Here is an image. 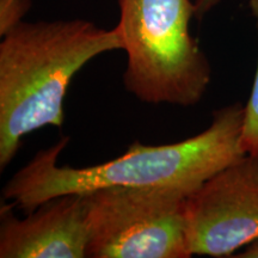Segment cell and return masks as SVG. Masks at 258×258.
Masks as SVG:
<instances>
[{
    "label": "cell",
    "mask_w": 258,
    "mask_h": 258,
    "mask_svg": "<svg viewBox=\"0 0 258 258\" xmlns=\"http://www.w3.org/2000/svg\"><path fill=\"white\" fill-rule=\"evenodd\" d=\"M243 120L244 105L234 103L213 112L211 125L195 137L158 146L134 143L122 156L86 167L57 165V158L70 141L61 138L16 172L3 189V196L11 200L12 206L31 212L59 196L108 186H167L194 192L245 156L240 141Z\"/></svg>",
    "instance_id": "1"
},
{
    "label": "cell",
    "mask_w": 258,
    "mask_h": 258,
    "mask_svg": "<svg viewBox=\"0 0 258 258\" xmlns=\"http://www.w3.org/2000/svg\"><path fill=\"white\" fill-rule=\"evenodd\" d=\"M117 28L85 19L22 22L0 42V169L22 139L46 125L61 128L63 101L77 73L96 56L122 50Z\"/></svg>",
    "instance_id": "2"
},
{
    "label": "cell",
    "mask_w": 258,
    "mask_h": 258,
    "mask_svg": "<svg viewBox=\"0 0 258 258\" xmlns=\"http://www.w3.org/2000/svg\"><path fill=\"white\" fill-rule=\"evenodd\" d=\"M249 6L258 27V0H249ZM240 141L245 154L258 158V64L249 101L244 105Z\"/></svg>",
    "instance_id": "7"
},
{
    "label": "cell",
    "mask_w": 258,
    "mask_h": 258,
    "mask_svg": "<svg viewBox=\"0 0 258 258\" xmlns=\"http://www.w3.org/2000/svg\"><path fill=\"white\" fill-rule=\"evenodd\" d=\"M31 8V0H0V36L23 22Z\"/></svg>",
    "instance_id": "8"
},
{
    "label": "cell",
    "mask_w": 258,
    "mask_h": 258,
    "mask_svg": "<svg viewBox=\"0 0 258 258\" xmlns=\"http://www.w3.org/2000/svg\"><path fill=\"white\" fill-rule=\"evenodd\" d=\"M88 243L85 194L51 199L24 219L2 211V258H85Z\"/></svg>",
    "instance_id": "6"
},
{
    "label": "cell",
    "mask_w": 258,
    "mask_h": 258,
    "mask_svg": "<svg viewBox=\"0 0 258 258\" xmlns=\"http://www.w3.org/2000/svg\"><path fill=\"white\" fill-rule=\"evenodd\" d=\"M125 89L148 104L191 106L207 92L211 63L191 36V0H118Z\"/></svg>",
    "instance_id": "3"
},
{
    "label": "cell",
    "mask_w": 258,
    "mask_h": 258,
    "mask_svg": "<svg viewBox=\"0 0 258 258\" xmlns=\"http://www.w3.org/2000/svg\"><path fill=\"white\" fill-rule=\"evenodd\" d=\"M220 0H196L195 2V17L201 19L217 6Z\"/></svg>",
    "instance_id": "9"
},
{
    "label": "cell",
    "mask_w": 258,
    "mask_h": 258,
    "mask_svg": "<svg viewBox=\"0 0 258 258\" xmlns=\"http://www.w3.org/2000/svg\"><path fill=\"white\" fill-rule=\"evenodd\" d=\"M258 238V158L245 154L186 200L190 252L233 257Z\"/></svg>",
    "instance_id": "5"
},
{
    "label": "cell",
    "mask_w": 258,
    "mask_h": 258,
    "mask_svg": "<svg viewBox=\"0 0 258 258\" xmlns=\"http://www.w3.org/2000/svg\"><path fill=\"white\" fill-rule=\"evenodd\" d=\"M182 188L108 186L85 194L91 258H189Z\"/></svg>",
    "instance_id": "4"
},
{
    "label": "cell",
    "mask_w": 258,
    "mask_h": 258,
    "mask_svg": "<svg viewBox=\"0 0 258 258\" xmlns=\"http://www.w3.org/2000/svg\"><path fill=\"white\" fill-rule=\"evenodd\" d=\"M234 257L237 258H258V238L254 239L252 243L240 250L239 253L234 254Z\"/></svg>",
    "instance_id": "10"
}]
</instances>
